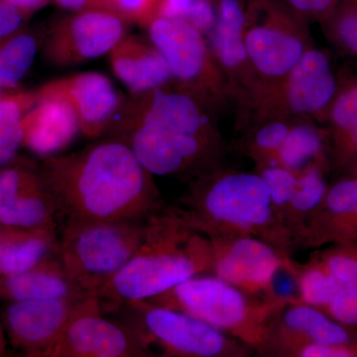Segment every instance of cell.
<instances>
[{"instance_id": "cell-1", "label": "cell", "mask_w": 357, "mask_h": 357, "mask_svg": "<svg viewBox=\"0 0 357 357\" xmlns=\"http://www.w3.org/2000/svg\"><path fill=\"white\" fill-rule=\"evenodd\" d=\"M38 170L65 223L146 220L168 204L153 175L114 138L45 158Z\"/></svg>"}, {"instance_id": "cell-2", "label": "cell", "mask_w": 357, "mask_h": 357, "mask_svg": "<svg viewBox=\"0 0 357 357\" xmlns=\"http://www.w3.org/2000/svg\"><path fill=\"white\" fill-rule=\"evenodd\" d=\"M105 136L128 145L160 177L204 175L213 146L208 119L194 96L164 86L124 98Z\"/></svg>"}, {"instance_id": "cell-3", "label": "cell", "mask_w": 357, "mask_h": 357, "mask_svg": "<svg viewBox=\"0 0 357 357\" xmlns=\"http://www.w3.org/2000/svg\"><path fill=\"white\" fill-rule=\"evenodd\" d=\"M210 237L195 229L178 206L147 218L142 243L130 261L100 291L102 309L112 312L146 301L198 275L211 273Z\"/></svg>"}, {"instance_id": "cell-4", "label": "cell", "mask_w": 357, "mask_h": 357, "mask_svg": "<svg viewBox=\"0 0 357 357\" xmlns=\"http://www.w3.org/2000/svg\"><path fill=\"white\" fill-rule=\"evenodd\" d=\"M178 206L190 225L208 236L248 234L271 244L287 257H292L297 248L259 174H204Z\"/></svg>"}, {"instance_id": "cell-5", "label": "cell", "mask_w": 357, "mask_h": 357, "mask_svg": "<svg viewBox=\"0 0 357 357\" xmlns=\"http://www.w3.org/2000/svg\"><path fill=\"white\" fill-rule=\"evenodd\" d=\"M146 302L191 314L258 354L266 344L275 314L283 307L211 273L188 279Z\"/></svg>"}, {"instance_id": "cell-6", "label": "cell", "mask_w": 357, "mask_h": 357, "mask_svg": "<svg viewBox=\"0 0 357 357\" xmlns=\"http://www.w3.org/2000/svg\"><path fill=\"white\" fill-rule=\"evenodd\" d=\"M146 220L65 223L58 255L73 285L98 297L137 252Z\"/></svg>"}, {"instance_id": "cell-7", "label": "cell", "mask_w": 357, "mask_h": 357, "mask_svg": "<svg viewBox=\"0 0 357 357\" xmlns=\"http://www.w3.org/2000/svg\"><path fill=\"white\" fill-rule=\"evenodd\" d=\"M135 331L154 356L152 347L164 357H245L255 349L191 314L156 306L146 301L126 303L114 310Z\"/></svg>"}, {"instance_id": "cell-8", "label": "cell", "mask_w": 357, "mask_h": 357, "mask_svg": "<svg viewBox=\"0 0 357 357\" xmlns=\"http://www.w3.org/2000/svg\"><path fill=\"white\" fill-rule=\"evenodd\" d=\"M135 331L122 321L103 316L100 298L79 302L60 337L43 357H149Z\"/></svg>"}, {"instance_id": "cell-9", "label": "cell", "mask_w": 357, "mask_h": 357, "mask_svg": "<svg viewBox=\"0 0 357 357\" xmlns=\"http://www.w3.org/2000/svg\"><path fill=\"white\" fill-rule=\"evenodd\" d=\"M126 21L102 9L75 13L56 21L43 42L44 57L67 67L107 55L128 33Z\"/></svg>"}, {"instance_id": "cell-10", "label": "cell", "mask_w": 357, "mask_h": 357, "mask_svg": "<svg viewBox=\"0 0 357 357\" xmlns=\"http://www.w3.org/2000/svg\"><path fill=\"white\" fill-rule=\"evenodd\" d=\"M208 237L213 246L211 274L244 292L265 299L274 272L287 256L266 241L248 234Z\"/></svg>"}, {"instance_id": "cell-11", "label": "cell", "mask_w": 357, "mask_h": 357, "mask_svg": "<svg viewBox=\"0 0 357 357\" xmlns=\"http://www.w3.org/2000/svg\"><path fill=\"white\" fill-rule=\"evenodd\" d=\"M39 98L58 96L72 105L81 133L89 139L105 136L124 98L114 83L98 72H84L49 82L37 89Z\"/></svg>"}, {"instance_id": "cell-12", "label": "cell", "mask_w": 357, "mask_h": 357, "mask_svg": "<svg viewBox=\"0 0 357 357\" xmlns=\"http://www.w3.org/2000/svg\"><path fill=\"white\" fill-rule=\"evenodd\" d=\"M86 297L9 303L2 314L9 340L26 356L43 357Z\"/></svg>"}, {"instance_id": "cell-13", "label": "cell", "mask_w": 357, "mask_h": 357, "mask_svg": "<svg viewBox=\"0 0 357 357\" xmlns=\"http://www.w3.org/2000/svg\"><path fill=\"white\" fill-rule=\"evenodd\" d=\"M59 213L39 170H0V225L57 232Z\"/></svg>"}, {"instance_id": "cell-14", "label": "cell", "mask_w": 357, "mask_h": 357, "mask_svg": "<svg viewBox=\"0 0 357 357\" xmlns=\"http://www.w3.org/2000/svg\"><path fill=\"white\" fill-rule=\"evenodd\" d=\"M307 344H357V335L317 307L289 303L275 314L266 344L259 354L289 356Z\"/></svg>"}, {"instance_id": "cell-15", "label": "cell", "mask_w": 357, "mask_h": 357, "mask_svg": "<svg viewBox=\"0 0 357 357\" xmlns=\"http://www.w3.org/2000/svg\"><path fill=\"white\" fill-rule=\"evenodd\" d=\"M152 43L164 56L173 77L190 89L206 86L210 58L202 32L182 20L155 17L147 25Z\"/></svg>"}, {"instance_id": "cell-16", "label": "cell", "mask_w": 357, "mask_h": 357, "mask_svg": "<svg viewBox=\"0 0 357 357\" xmlns=\"http://www.w3.org/2000/svg\"><path fill=\"white\" fill-rule=\"evenodd\" d=\"M81 133L74 107L65 98H39L22 119V146L49 158L66 149Z\"/></svg>"}, {"instance_id": "cell-17", "label": "cell", "mask_w": 357, "mask_h": 357, "mask_svg": "<svg viewBox=\"0 0 357 357\" xmlns=\"http://www.w3.org/2000/svg\"><path fill=\"white\" fill-rule=\"evenodd\" d=\"M357 243V176L328 187L307 225L302 246Z\"/></svg>"}, {"instance_id": "cell-18", "label": "cell", "mask_w": 357, "mask_h": 357, "mask_svg": "<svg viewBox=\"0 0 357 357\" xmlns=\"http://www.w3.org/2000/svg\"><path fill=\"white\" fill-rule=\"evenodd\" d=\"M107 55L112 72L131 95L165 86L173 77L161 52L135 35L126 33Z\"/></svg>"}, {"instance_id": "cell-19", "label": "cell", "mask_w": 357, "mask_h": 357, "mask_svg": "<svg viewBox=\"0 0 357 357\" xmlns=\"http://www.w3.org/2000/svg\"><path fill=\"white\" fill-rule=\"evenodd\" d=\"M288 75L287 98L294 112L314 114L333 102L337 79L324 52L305 51Z\"/></svg>"}, {"instance_id": "cell-20", "label": "cell", "mask_w": 357, "mask_h": 357, "mask_svg": "<svg viewBox=\"0 0 357 357\" xmlns=\"http://www.w3.org/2000/svg\"><path fill=\"white\" fill-rule=\"evenodd\" d=\"M70 296L86 295L79 292L68 278L58 252L22 273L0 277V299L8 303Z\"/></svg>"}, {"instance_id": "cell-21", "label": "cell", "mask_w": 357, "mask_h": 357, "mask_svg": "<svg viewBox=\"0 0 357 357\" xmlns=\"http://www.w3.org/2000/svg\"><path fill=\"white\" fill-rule=\"evenodd\" d=\"M244 42L251 62L268 77L288 75L305 53L300 39L275 26L253 27Z\"/></svg>"}, {"instance_id": "cell-22", "label": "cell", "mask_w": 357, "mask_h": 357, "mask_svg": "<svg viewBox=\"0 0 357 357\" xmlns=\"http://www.w3.org/2000/svg\"><path fill=\"white\" fill-rule=\"evenodd\" d=\"M58 250L57 232L0 225V277L27 271Z\"/></svg>"}, {"instance_id": "cell-23", "label": "cell", "mask_w": 357, "mask_h": 357, "mask_svg": "<svg viewBox=\"0 0 357 357\" xmlns=\"http://www.w3.org/2000/svg\"><path fill=\"white\" fill-rule=\"evenodd\" d=\"M328 189L319 164L298 175L295 192L285 213L286 225L297 248L302 246L307 225L323 203Z\"/></svg>"}, {"instance_id": "cell-24", "label": "cell", "mask_w": 357, "mask_h": 357, "mask_svg": "<svg viewBox=\"0 0 357 357\" xmlns=\"http://www.w3.org/2000/svg\"><path fill=\"white\" fill-rule=\"evenodd\" d=\"M245 23V13L239 0L218 1L213 45L220 62L230 69L248 58L243 36Z\"/></svg>"}, {"instance_id": "cell-25", "label": "cell", "mask_w": 357, "mask_h": 357, "mask_svg": "<svg viewBox=\"0 0 357 357\" xmlns=\"http://www.w3.org/2000/svg\"><path fill=\"white\" fill-rule=\"evenodd\" d=\"M39 36L20 31L0 41V89L10 91L17 88L29 72L38 53Z\"/></svg>"}, {"instance_id": "cell-26", "label": "cell", "mask_w": 357, "mask_h": 357, "mask_svg": "<svg viewBox=\"0 0 357 357\" xmlns=\"http://www.w3.org/2000/svg\"><path fill=\"white\" fill-rule=\"evenodd\" d=\"M38 100L36 91L13 93L0 100V166L13 160L22 146V119Z\"/></svg>"}, {"instance_id": "cell-27", "label": "cell", "mask_w": 357, "mask_h": 357, "mask_svg": "<svg viewBox=\"0 0 357 357\" xmlns=\"http://www.w3.org/2000/svg\"><path fill=\"white\" fill-rule=\"evenodd\" d=\"M323 149L324 140L318 129L310 126H295L290 129L279 150L277 162L298 176L319 164Z\"/></svg>"}, {"instance_id": "cell-28", "label": "cell", "mask_w": 357, "mask_h": 357, "mask_svg": "<svg viewBox=\"0 0 357 357\" xmlns=\"http://www.w3.org/2000/svg\"><path fill=\"white\" fill-rule=\"evenodd\" d=\"M300 302L325 312L337 292V284L316 255L306 264H298Z\"/></svg>"}, {"instance_id": "cell-29", "label": "cell", "mask_w": 357, "mask_h": 357, "mask_svg": "<svg viewBox=\"0 0 357 357\" xmlns=\"http://www.w3.org/2000/svg\"><path fill=\"white\" fill-rule=\"evenodd\" d=\"M155 17L185 20L206 32L217 22V10L211 0H160Z\"/></svg>"}, {"instance_id": "cell-30", "label": "cell", "mask_w": 357, "mask_h": 357, "mask_svg": "<svg viewBox=\"0 0 357 357\" xmlns=\"http://www.w3.org/2000/svg\"><path fill=\"white\" fill-rule=\"evenodd\" d=\"M259 176L266 185L275 208L285 222L286 210L295 192L298 176L278 163L264 167Z\"/></svg>"}, {"instance_id": "cell-31", "label": "cell", "mask_w": 357, "mask_h": 357, "mask_svg": "<svg viewBox=\"0 0 357 357\" xmlns=\"http://www.w3.org/2000/svg\"><path fill=\"white\" fill-rule=\"evenodd\" d=\"M326 18L337 43L357 57V0H340Z\"/></svg>"}, {"instance_id": "cell-32", "label": "cell", "mask_w": 357, "mask_h": 357, "mask_svg": "<svg viewBox=\"0 0 357 357\" xmlns=\"http://www.w3.org/2000/svg\"><path fill=\"white\" fill-rule=\"evenodd\" d=\"M265 299L280 306L300 302L298 263L294 261L292 257H286L274 272Z\"/></svg>"}, {"instance_id": "cell-33", "label": "cell", "mask_w": 357, "mask_h": 357, "mask_svg": "<svg viewBox=\"0 0 357 357\" xmlns=\"http://www.w3.org/2000/svg\"><path fill=\"white\" fill-rule=\"evenodd\" d=\"M100 8L126 20L147 26L154 20L160 0H98Z\"/></svg>"}, {"instance_id": "cell-34", "label": "cell", "mask_w": 357, "mask_h": 357, "mask_svg": "<svg viewBox=\"0 0 357 357\" xmlns=\"http://www.w3.org/2000/svg\"><path fill=\"white\" fill-rule=\"evenodd\" d=\"M332 121L338 136L344 135L357 126V84L340 93L333 102Z\"/></svg>"}, {"instance_id": "cell-35", "label": "cell", "mask_w": 357, "mask_h": 357, "mask_svg": "<svg viewBox=\"0 0 357 357\" xmlns=\"http://www.w3.org/2000/svg\"><path fill=\"white\" fill-rule=\"evenodd\" d=\"M290 128L283 122H272L256 133L255 149L261 156L273 158L278 155L279 150L287 137Z\"/></svg>"}, {"instance_id": "cell-36", "label": "cell", "mask_w": 357, "mask_h": 357, "mask_svg": "<svg viewBox=\"0 0 357 357\" xmlns=\"http://www.w3.org/2000/svg\"><path fill=\"white\" fill-rule=\"evenodd\" d=\"M289 356L357 357V344H303L294 349Z\"/></svg>"}, {"instance_id": "cell-37", "label": "cell", "mask_w": 357, "mask_h": 357, "mask_svg": "<svg viewBox=\"0 0 357 357\" xmlns=\"http://www.w3.org/2000/svg\"><path fill=\"white\" fill-rule=\"evenodd\" d=\"M26 17L20 9L0 0V41L20 31Z\"/></svg>"}, {"instance_id": "cell-38", "label": "cell", "mask_w": 357, "mask_h": 357, "mask_svg": "<svg viewBox=\"0 0 357 357\" xmlns=\"http://www.w3.org/2000/svg\"><path fill=\"white\" fill-rule=\"evenodd\" d=\"M54 1L62 8L73 13H79L89 9H102L98 0H54Z\"/></svg>"}, {"instance_id": "cell-39", "label": "cell", "mask_w": 357, "mask_h": 357, "mask_svg": "<svg viewBox=\"0 0 357 357\" xmlns=\"http://www.w3.org/2000/svg\"><path fill=\"white\" fill-rule=\"evenodd\" d=\"M3 1L16 7L28 16L35 11L43 8L50 0H3Z\"/></svg>"}, {"instance_id": "cell-40", "label": "cell", "mask_w": 357, "mask_h": 357, "mask_svg": "<svg viewBox=\"0 0 357 357\" xmlns=\"http://www.w3.org/2000/svg\"><path fill=\"white\" fill-rule=\"evenodd\" d=\"M340 143L344 152L351 156H357V126L349 132L340 136Z\"/></svg>"}, {"instance_id": "cell-41", "label": "cell", "mask_w": 357, "mask_h": 357, "mask_svg": "<svg viewBox=\"0 0 357 357\" xmlns=\"http://www.w3.org/2000/svg\"><path fill=\"white\" fill-rule=\"evenodd\" d=\"M6 338L4 333L3 326L0 325V356H6Z\"/></svg>"}, {"instance_id": "cell-42", "label": "cell", "mask_w": 357, "mask_h": 357, "mask_svg": "<svg viewBox=\"0 0 357 357\" xmlns=\"http://www.w3.org/2000/svg\"><path fill=\"white\" fill-rule=\"evenodd\" d=\"M8 95H10V93H9V91H1V89H0V100H1L2 98H4V96Z\"/></svg>"}, {"instance_id": "cell-43", "label": "cell", "mask_w": 357, "mask_h": 357, "mask_svg": "<svg viewBox=\"0 0 357 357\" xmlns=\"http://www.w3.org/2000/svg\"><path fill=\"white\" fill-rule=\"evenodd\" d=\"M356 176H357V167H356Z\"/></svg>"}]
</instances>
